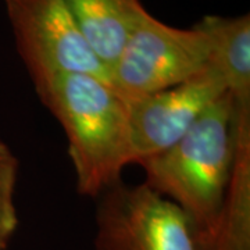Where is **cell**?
<instances>
[{"mask_svg": "<svg viewBox=\"0 0 250 250\" xmlns=\"http://www.w3.org/2000/svg\"><path fill=\"white\" fill-rule=\"evenodd\" d=\"M236 149V106L227 92L166 152L139 166L145 185L177 205L192 225L197 249L214 236Z\"/></svg>", "mask_w": 250, "mask_h": 250, "instance_id": "6da1fadb", "label": "cell"}, {"mask_svg": "<svg viewBox=\"0 0 250 250\" xmlns=\"http://www.w3.org/2000/svg\"><path fill=\"white\" fill-rule=\"evenodd\" d=\"M36 92L65 134L78 193L96 197L118 184L131 164L126 100L90 74H62Z\"/></svg>", "mask_w": 250, "mask_h": 250, "instance_id": "7a4b0ae2", "label": "cell"}, {"mask_svg": "<svg viewBox=\"0 0 250 250\" xmlns=\"http://www.w3.org/2000/svg\"><path fill=\"white\" fill-rule=\"evenodd\" d=\"M208 67L207 38L196 27H171L147 11L108 70V83L126 102L175 86Z\"/></svg>", "mask_w": 250, "mask_h": 250, "instance_id": "3957f363", "label": "cell"}, {"mask_svg": "<svg viewBox=\"0 0 250 250\" xmlns=\"http://www.w3.org/2000/svg\"><path fill=\"white\" fill-rule=\"evenodd\" d=\"M18 54L36 88L62 74H90L108 82L65 0H4Z\"/></svg>", "mask_w": 250, "mask_h": 250, "instance_id": "277c9868", "label": "cell"}, {"mask_svg": "<svg viewBox=\"0 0 250 250\" xmlns=\"http://www.w3.org/2000/svg\"><path fill=\"white\" fill-rule=\"evenodd\" d=\"M96 250H199L178 206L147 185L121 182L102 193L96 210Z\"/></svg>", "mask_w": 250, "mask_h": 250, "instance_id": "5b68a950", "label": "cell"}, {"mask_svg": "<svg viewBox=\"0 0 250 250\" xmlns=\"http://www.w3.org/2000/svg\"><path fill=\"white\" fill-rule=\"evenodd\" d=\"M227 92L221 77L207 67L175 86L126 102L131 164L170 149Z\"/></svg>", "mask_w": 250, "mask_h": 250, "instance_id": "8992f818", "label": "cell"}, {"mask_svg": "<svg viewBox=\"0 0 250 250\" xmlns=\"http://www.w3.org/2000/svg\"><path fill=\"white\" fill-rule=\"evenodd\" d=\"M236 149L214 236L205 250H250V99L235 100Z\"/></svg>", "mask_w": 250, "mask_h": 250, "instance_id": "52a82bcc", "label": "cell"}, {"mask_svg": "<svg viewBox=\"0 0 250 250\" xmlns=\"http://www.w3.org/2000/svg\"><path fill=\"white\" fill-rule=\"evenodd\" d=\"M82 35L106 70L116 62L126 38L147 13L141 0H65Z\"/></svg>", "mask_w": 250, "mask_h": 250, "instance_id": "ba28073f", "label": "cell"}, {"mask_svg": "<svg viewBox=\"0 0 250 250\" xmlns=\"http://www.w3.org/2000/svg\"><path fill=\"white\" fill-rule=\"evenodd\" d=\"M207 38L208 67L235 100L250 99V16H206L195 24Z\"/></svg>", "mask_w": 250, "mask_h": 250, "instance_id": "9c48e42d", "label": "cell"}, {"mask_svg": "<svg viewBox=\"0 0 250 250\" xmlns=\"http://www.w3.org/2000/svg\"><path fill=\"white\" fill-rule=\"evenodd\" d=\"M18 160L9 146L0 141V250L9 248L18 228L16 207Z\"/></svg>", "mask_w": 250, "mask_h": 250, "instance_id": "30bf717a", "label": "cell"}]
</instances>
